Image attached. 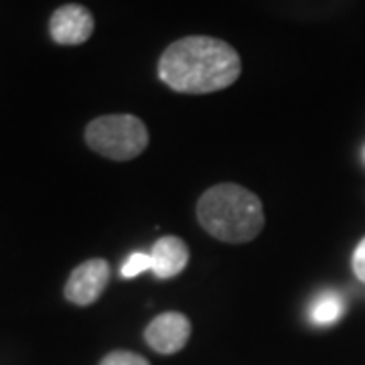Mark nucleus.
Masks as SVG:
<instances>
[{
    "instance_id": "obj_6",
    "label": "nucleus",
    "mask_w": 365,
    "mask_h": 365,
    "mask_svg": "<svg viewBox=\"0 0 365 365\" xmlns=\"http://www.w3.org/2000/svg\"><path fill=\"white\" fill-rule=\"evenodd\" d=\"M93 14L81 4H63L51 14L49 33L59 45H81L93 33Z\"/></svg>"
},
{
    "instance_id": "obj_1",
    "label": "nucleus",
    "mask_w": 365,
    "mask_h": 365,
    "mask_svg": "<svg viewBox=\"0 0 365 365\" xmlns=\"http://www.w3.org/2000/svg\"><path fill=\"white\" fill-rule=\"evenodd\" d=\"M242 73V59L230 43L205 35L182 37L158 59V78L179 93L225 90Z\"/></svg>"
},
{
    "instance_id": "obj_2",
    "label": "nucleus",
    "mask_w": 365,
    "mask_h": 365,
    "mask_svg": "<svg viewBox=\"0 0 365 365\" xmlns=\"http://www.w3.org/2000/svg\"><path fill=\"white\" fill-rule=\"evenodd\" d=\"M197 220L209 235L225 244H244L264 227L260 197L235 182L207 189L197 203Z\"/></svg>"
},
{
    "instance_id": "obj_4",
    "label": "nucleus",
    "mask_w": 365,
    "mask_h": 365,
    "mask_svg": "<svg viewBox=\"0 0 365 365\" xmlns=\"http://www.w3.org/2000/svg\"><path fill=\"white\" fill-rule=\"evenodd\" d=\"M110 280V264L102 258L79 264L66 284V299L78 307H88L102 297Z\"/></svg>"
},
{
    "instance_id": "obj_7",
    "label": "nucleus",
    "mask_w": 365,
    "mask_h": 365,
    "mask_svg": "<svg viewBox=\"0 0 365 365\" xmlns=\"http://www.w3.org/2000/svg\"><path fill=\"white\" fill-rule=\"evenodd\" d=\"M150 258H153V274L160 280H169L185 270L189 262V248L181 237L165 235L153 246Z\"/></svg>"
},
{
    "instance_id": "obj_3",
    "label": "nucleus",
    "mask_w": 365,
    "mask_h": 365,
    "mask_svg": "<svg viewBox=\"0 0 365 365\" xmlns=\"http://www.w3.org/2000/svg\"><path fill=\"white\" fill-rule=\"evenodd\" d=\"M148 140L150 136L144 122L132 114L100 116L86 128V143L91 150L118 163L143 155Z\"/></svg>"
},
{
    "instance_id": "obj_10",
    "label": "nucleus",
    "mask_w": 365,
    "mask_h": 365,
    "mask_svg": "<svg viewBox=\"0 0 365 365\" xmlns=\"http://www.w3.org/2000/svg\"><path fill=\"white\" fill-rule=\"evenodd\" d=\"M100 365H150L143 355L132 351H114L108 353Z\"/></svg>"
},
{
    "instance_id": "obj_5",
    "label": "nucleus",
    "mask_w": 365,
    "mask_h": 365,
    "mask_svg": "<svg viewBox=\"0 0 365 365\" xmlns=\"http://www.w3.org/2000/svg\"><path fill=\"white\" fill-rule=\"evenodd\" d=\"M191 337V323L189 319L181 313H163L157 319H153L146 331L144 339L146 343L163 355L181 351Z\"/></svg>"
},
{
    "instance_id": "obj_9",
    "label": "nucleus",
    "mask_w": 365,
    "mask_h": 365,
    "mask_svg": "<svg viewBox=\"0 0 365 365\" xmlns=\"http://www.w3.org/2000/svg\"><path fill=\"white\" fill-rule=\"evenodd\" d=\"M146 270H153V258L150 254H144V252H136L128 256V260L122 264V278H134L140 272H146Z\"/></svg>"
},
{
    "instance_id": "obj_8",
    "label": "nucleus",
    "mask_w": 365,
    "mask_h": 365,
    "mask_svg": "<svg viewBox=\"0 0 365 365\" xmlns=\"http://www.w3.org/2000/svg\"><path fill=\"white\" fill-rule=\"evenodd\" d=\"M343 313H345V300H343L339 292H333V290L321 292L311 302V309H309L311 321H313L314 325L321 327L337 323L343 317Z\"/></svg>"
},
{
    "instance_id": "obj_12",
    "label": "nucleus",
    "mask_w": 365,
    "mask_h": 365,
    "mask_svg": "<svg viewBox=\"0 0 365 365\" xmlns=\"http://www.w3.org/2000/svg\"><path fill=\"white\" fill-rule=\"evenodd\" d=\"M364 158H365V148H364Z\"/></svg>"
},
{
    "instance_id": "obj_11",
    "label": "nucleus",
    "mask_w": 365,
    "mask_h": 365,
    "mask_svg": "<svg viewBox=\"0 0 365 365\" xmlns=\"http://www.w3.org/2000/svg\"><path fill=\"white\" fill-rule=\"evenodd\" d=\"M353 272L359 280L365 282V237L359 242V246L353 252Z\"/></svg>"
}]
</instances>
